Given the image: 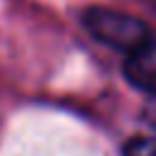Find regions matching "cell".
Segmentation results:
<instances>
[{"label":"cell","instance_id":"obj_1","mask_svg":"<svg viewBox=\"0 0 156 156\" xmlns=\"http://www.w3.org/2000/svg\"><path fill=\"white\" fill-rule=\"evenodd\" d=\"M80 22L93 39L124 54H132L151 39V29L144 20L112 7H88L80 15Z\"/></svg>","mask_w":156,"mask_h":156},{"label":"cell","instance_id":"obj_2","mask_svg":"<svg viewBox=\"0 0 156 156\" xmlns=\"http://www.w3.org/2000/svg\"><path fill=\"white\" fill-rule=\"evenodd\" d=\"M124 78L134 88H139L149 95L156 93V41L154 39H149L146 44H141L139 49L127 54Z\"/></svg>","mask_w":156,"mask_h":156},{"label":"cell","instance_id":"obj_3","mask_svg":"<svg viewBox=\"0 0 156 156\" xmlns=\"http://www.w3.org/2000/svg\"><path fill=\"white\" fill-rule=\"evenodd\" d=\"M122 156H156V134L129 139L122 149Z\"/></svg>","mask_w":156,"mask_h":156},{"label":"cell","instance_id":"obj_4","mask_svg":"<svg viewBox=\"0 0 156 156\" xmlns=\"http://www.w3.org/2000/svg\"><path fill=\"white\" fill-rule=\"evenodd\" d=\"M144 122L156 132V93L154 95H149V100H146V105H144Z\"/></svg>","mask_w":156,"mask_h":156}]
</instances>
